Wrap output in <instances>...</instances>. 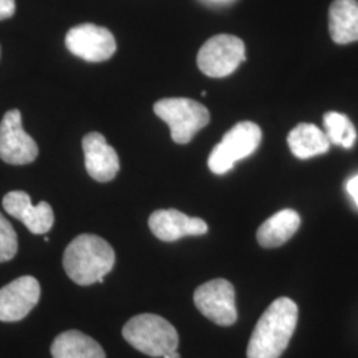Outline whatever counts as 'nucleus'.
Wrapping results in <instances>:
<instances>
[{
    "mask_svg": "<svg viewBox=\"0 0 358 358\" xmlns=\"http://www.w3.org/2000/svg\"><path fill=\"white\" fill-rule=\"evenodd\" d=\"M299 308L289 297L276 299L257 321L247 358H280L294 336Z\"/></svg>",
    "mask_w": 358,
    "mask_h": 358,
    "instance_id": "obj_1",
    "label": "nucleus"
},
{
    "mask_svg": "<svg viewBox=\"0 0 358 358\" xmlns=\"http://www.w3.org/2000/svg\"><path fill=\"white\" fill-rule=\"evenodd\" d=\"M115 250L105 239L83 234L65 248L63 266L72 282L78 285L103 282V278L113 269Z\"/></svg>",
    "mask_w": 358,
    "mask_h": 358,
    "instance_id": "obj_2",
    "label": "nucleus"
},
{
    "mask_svg": "<svg viewBox=\"0 0 358 358\" xmlns=\"http://www.w3.org/2000/svg\"><path fill=\"white\" fill-rule=\"evenodd\" d=\"M122 336L130 345L150 357H164L177 352V329L164 317L153 313L137 315L125 324Z\"/></svg>",
    "mask_w": 358,
    "mask_h": 358,
    "instance_id": "obj_3",
    "label": "nucleus"
},
{
    "mask_svg": "<svg viewBox=\"0 0 358 358\" xmlns=\"http://www.w3.org/2000/svg\"><path fill=\"white\" fill-rule=\"evenodd\" d=\"M154 113L165 121L171 138L177 143H189L194 136L210 122L205 105L190 99H164L154 103Z\"/></svg>",
    "mask_w": 358,
    "mask_h": 358,
    "instance_id": "obj_4",
    "label": "nucleus"
},
{
    "mask_svg": "<svg viewBox=\"0 0 358 358\" xmlns=\"http://www.w3.org/2000/svg\"><path fill=\"white\" fill-rule=\"evenodd\" d=\"M262 141V130L251 122L242 121L231 128L213 149L208 157L210 170L217 174H226L230 171L234 165L250 157L259 148Z\"/></svg>",
    "mask_w": 358,
    "mask_h": 358,
    "instance_id": "obj_5",
    "label": "nucleus"
},
{
    "mask_svg": "<svg viewBox=\"0 0 358 358\" xmlns=\"http://www.w3.org/2000/svg\"><path fill=\"white\" fill-rule=\"evenodd\" d=\"M245 60V47L239 38L217 35L208 38L198 52L196 63L206 76H230Z\"/></svg>",
    "mask_w": 358,
    "mask_h": 358,
    "instance_id": "obj_6",
    "label": "nucleus"
},
{
    "mask_svg": "<svg viewBox=\"0 0 358 358\" xmlns=\"http://www.w3.org/2000/svg\"><path fill=\"white\" fill-rule=\"evenodd\" d=\"M194 303L205 317L220 327H230L238 320L235 289L229 280L214 279L199 285Z\"/></svg>",
    "mask_w": 358,
    "mask_h": 358,
    "instance_id": "obj_7",
    "label": "nucleus"
},
{
    "mask_svg": "<svg viewBox=\"0 0 358 358\" xmlns=\"http://www.w3.org/2000/svg\"><path fill=\"white\" fill-rule=\"evenodd\" d=\"M65 47L90 63L109 60L117 50L115 36L109 29L90 23L71 28L65 36Z\"/></svg>",
    "mask_w": 358,
    "mask_h": 358,
    "instance_id": "obj_8",
    "label": "nucleus"
},
{
    "mask_svg": "<svg viewBox=\"0 0 358 358\" xmlns=\"http://www.w3.org/2000/svg\"><path fill=\"white\" fill-rule=\"evenodd\" d=\"M38 145L22 125V113L8 110L0 122V158L10 165H27L36 159Z\"/></svg>",
    "mask_w": 358,
    "mask_h": 358,
    "instance_id": "obj_9",
    "label": "nucleus"
},
{
    "mask_svg": "<svg viewBox=\"0 0 358 358\" xmlns=\"http://www.w3.org/2000/svg\"><path fill=\"white\" fill-rule=\"evenodd\" d=\"M40 284L32 276H22L0 289V321L23 320L40 299Z\"/></svg>",
    "mask_w": 358,
    "mask_h": 358,
    "instance_id": "obj_10",
    "label": "nucleus"
},
{
    "mask_svg": "<svg viewBox=\"0 0 358 358\" xmlns=\"http://www.w3.org/2000/svg\"><path fill=\"white\" fill-rule=\"evenodd\" d=\"M3 207L7 214L20 220L35 235H44L55 223V214L47 202L32 205L31 196L24 192H11L3 198Z\"/></svg>",
    "mask_w": 358,
    "mask_h": 358,
    "instance_id": "obj_11",
    "label": "nucleus"
},
{
    "mask_svg": "<svg viewBox=\"0 0 358 358\" xmlns=\"http://www.w3.org/2000/svg\"><path fill=\"white\" fill-rule=\"evenodd\" d=\"M149 227L162 242H177L185 236L205 235L208 227L201 217H187L178 210H157L149 217Z\"/></svg>",
    "mask_w": 358,
    "mask_h": 358,
    "instance_id": "obj_12",
    "label": "nucleus"
},
{
    "mask_svg": "<svg viewBox=\"0 0 358 358\" xmlns=\"http://www.w3.org/2000/svg\"><path fill=\"white\" fill-rule=\"evenodd\" d=\"M85 169L97 182H109L120 171V159L115 149L97 131L88 133L83 138Z\"/></svg>",
    "mask_w": 358,
    "mask_h": 358,
    "instance_id": "obj_13",
    "label": "nucleus"
},
{
    "mask_svg": "<svg viewBox=\"0 0 358 358\" xmlns=\"http://www.w3.org/2000/svg\"><path fill=\"white\" fill-rule=\"evenodd\" d=\"M301 224L300 215L291 208H285L268 217L256 232V239L264 248H276L287 243Z\"/></svg>",
    "mask_w": 358,
    "mask_h": 358,
    "instance_id": "obj_14",
    "label": "nucleus"
},
{
    "mask_svg": "<svg viewBox=\"0 0 358 358\" xmlns=\"http://www.w3.org/2000/svg\"><path fill=\"white\" fill-rule=\"evenodd\" d=\"M329 34L334 43L358 41V0H334L329 7Z\"/></svg>",
    "mask_w": 358,
    "mask_h": 358,
    "instance_id": "obj_15",
    "label": "nucleus"
},
{
    "mask_svg": "<svg viewBox=\"0 0 358 358\" xmlns=\"http://www.w3.org/2000/svg\"><path fill=\"white\" fill-rule=\"evenodd\" d=\"M53 358H106L101 345L85 333L66 331L52 343Z\"/></svg>",
    "mask_w": 358,
    "mask_h": 358,
    "instance_id": "obj_16",
    "label": "nucleus"
},
{
    "mask_svg": "<svg viewBox=\"0 0 358 358\" xmlns=\"http://www.w3.org/2000/svg\"><path fill=\"white\" fill-rule=\"evenodd\" d=\"M287 141L292 154L300 159H308L327 153L331 148V141L325 131L307 122L299 124L292 129Z\"/></svg>",
    "mask_w": 358,
    "mask_h": 358,
    "instance_id": "obj_17",
    "label": "nucleus"
},
{
    "mask_svg": "<svg viewBox=\"0 0 358 358\" xmlns=\"http://www.w3.org/2000/svg\"><path fill=\"white\" fill-rule=\"evenodd\" d=\"M325 134L331 143L343 146L344 149L353 148L357 140V131L352 121L343 113L328 112L324 115Z\"/></svg>",
    "mask_w": 358,
    "mask_h": 358,
    "instance_id": "obj_18",
    "label": "nucleus"
},
{
    "mask_svg": "<svg viewBox=\"0 0 358 358\" xmlns=\"http://www.w3.org/2000/svg\"><path fill=\"white\" fill-rule=\"evenodd\" d=\"M17 252V235L13 224L0 213V263L13 259Z\"/></svg>",
    "mask_w": 358,
    "mask_h": 358,
    "instance_id": "obj_19",
    "label": "nucleus"
},
{
    "mask_svg": "<svg viewBox=\"0 0 358 358\" xmlns=\"http://www.w3.org/2000/svg\"><path fill=\"white\" fill-rule=\"evenodd\" d=\"M15 13V0H0V20L8 19Z\"/></svg>",
    "mask_w": 358,
    "mask_h": 358,
    "instance_id": "obj_20",
    "label": "nucleus"
},
{
    "mask_svg": "<svg viewBox=\"0 0 358 358\" xmlns=\"http://www.w3.org/2000/svg\"><path fill=\"white\" fill-rule=\"evenodd\" d=\"M348 192L350 194V196L353 198L355 203L358 206V174L355 176L353 178L349 179L348 185H346Z\"/></svg>",
    "mask_w": 358,
    "mask_h": 358,
    "instance_id": "obj_21",
    "label": "nucleus"
},
{
    "mask_svg": "<svg viewBox=\"0 0 358 358\" xmlns=\"http://www.w3.org/2000/svg\"><path fill=\"white\" fill-rule=\"evenodd\" d=\"M162 358H180V355H179L178 350H177V352H173L171 355H166V356H164Z\"/></svg>",
    "mask_w": 358,
    "mask_h": 358,
    "instance_id": "obj_22",
    "label": "nucleus"
}]
</instances>
